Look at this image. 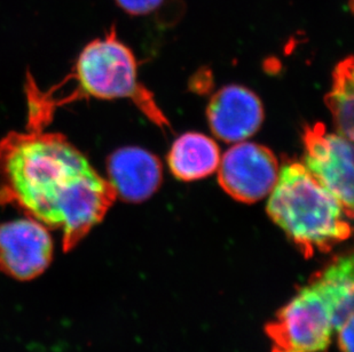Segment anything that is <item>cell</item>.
<instances>
[{
	"instance_id": "30bf717a",
	"label": "cell",
	"mask_w": 354,
	"mask_h": 352,
	"mask_svg": "<svg viewBox=\"0 0 354 352\" xmlns=\"http://www.w3.org/2000/svg\"><path fill=\"white\" fill-rule=\"evenodd\" d=\"M167 163L177 179L189 182L214 173L221 163V151L210 137L186 133L174 143Z\"/></svg>"
},
{
	"instance_id": "7a4b0ae2",
	"label": "cell",
	"mask_w": 354,
	"mask_h": 352,
	"mask_svg": "<svg viewBox=\"0 0 354 352\" xmlns=\"http://www.w3.org/2000/svg\"><path fill=\"white\" fill-rule=\"evenodd\" d=\"M270 195L268 215L305 257L329 252L351 236L352 215L303 164H283Z\"/></svg>"
},
{
	"instance_id": "ba28073f",
	"label": "cell",
	"mask_w": 354,
	"mask_h": 352,
	"mask_svg": "<svg viewBox=\"0 0 354 352\" xmlns=\"http://www.w3.org/2000/svg\"><path fill=\"white\" fill-rule=\"evenodd\" d=\"M212 133L225 142H242L261 128L264 108L250 90L230 85L218 90L207 106Z\"/></svg>"
},
{
	"instance_id": "3957f363",
	"label": "cell",
	"mask_w": 354,
	"mask_h": 352,
	"mask_svg": "<svg viewBox=\"0 0 354 352\" xmlns=\"http://www.w3.org/2000/svg\"><path fill=\"white\" fill-rule=\"evenodd\" d=\"M74 77L80 94L100 100L131 99L151 121L160 127L169 126L153 94L138 80L137 61L132 50L120 43L114 29L82 50Z\"/></svg>"
},
{
	"instance_id": "52a82bcc",
	"label": "cell",
	"mask_w": 354,
	"mask_h": 352,
	"mask_svg": "<svg viewBox=\"0 0 354 352\" xmlns=\"http://www.w3.org/2000/svg\"><path fill=\"white\" fill-rule=\"evenodd\" d=\"M54 244L48 228L37 219L0 223V270L19 280H34L48 268Z\"/></svg>"
},
{
	"instance_id": "5bb4252c",
	"label": "cell",
	"mask_w": 354,
	"mask_h": 352,
	"mask_svg": "<svg viewBox=\"0 0 354 352\" xmlns=\"http://www.w3.org/2000/svg\"><path fill=\"white\" fill-rule=\"evenodd\" d=\"M353 320L346 322L335 332L337 335V346L342 352H353Z\"/></svg>"
},
{
	"instance_id": "9c48e42d",
	"label": "cell",
	"mask_w": 354,
	"mask_h": 352,
	"mask_svg": "<svg viewBox=\"0 0 354 352\" xmlns=\"http://www.w3.org/2000/svg\"><path fill=\"white\" fill-rule=\"evenodd\" d=\"M107 170L116 197L127 203L147 200L158 191L163 179L158 157L137 146L116 150L108 158Z\"/></svg>"
},
{
	"instance_id": "5b68a950",
	"label": "cell",
	"mask_w": 354,
	"mask_h": 352,
	"mask_svg": "<svg viewBox=\"0 0 354 352\" xmlns=\"http://www.w3.org/2000/svg\"><path fill=\"white\" fill-rule=\"evenodd\" d=\"M304 165L334 195L346 212H353V148L352 141L329 133L324 124L305 127Z\"/></svg>"
},
{
	"instance_id": "7c38bea8",
	"label": "cell",
	"mask_w": 354,
	"mask_h": 352,
	"mask_svg": "<svg viewBox=\"0 0 354 352\" xmlns=\"http://www.w3.org/2000/svg\"><path fill=\"white\" fill-rule=\"evenodd\" d=\"M337 133L353 141V57L342 61L335 68L333 87L326 97Z\"/></svg>"
},
{
	"instance_id": "8992f818",
	"label": "cell",
	"mask_w": 354,
	"mask_h": 352,
	"mask_svg": "<svg viewBox=\"0 0 354 352\" xmlns=\"http://www.w3.org/2000/svg\"><path fill=\"white\" fill-rule=\"evenodd\" d=\"M279 172V162L268 148L239 142L221 158L218 181L237 202L257 203L274 189Z\"/></svg>"
},
{
	"instance_id": "6da1fadb",
	"label": "cell",
	"mask_w": 354,
	"mask_h": 352,
	"mask_svg": "<svg viewBox=\"0 0 354 352\" xmlns=\"http://www.w3.org/2000/svg\"><path fill=\"white\" fill-rule=\"evenodd\" d=\"M116 199L113 186L76 146L57 133H10L0 141V202L62 231L77 246Z\"/></svg>"
},
{
	"instance_id": "8fae6325",
	"label": "cell",
	"mask_w": 354,
	"mask_h": 352,
	"mask_svg": "<svg viewBox=\"0 0 354 352\" xmlns=\"http://www.w3.org/2000/svg\"><path fill=\"white\" fill-rule=\"evenodd\" d=\"M330 306L335 332L353 320V256H339L312 280Z\"/></svg>"
},
{
	"instance_id": "277c9868",
	"label": "cell",
	"mask_w": 354,
	"mask_h": 352,
	"mask_svg": "<svg viewBox=\"0 0 354 352\" xmlns=\"http://www.w3.org/2000/svg\"><path fill=\"white\" fill-rule=\"evenodd\" d=\"M266 333L272 352H329L335 335L334 318L315 282L301 287L281 308Z\"/></svg>"
},
{
	"instance_id": "4fadbf2b",
	"label": "cell",
	"mask_w": 354,
	"mask_h": 352,
	"mask_svg": "<svg viewBox=\"0 0 354 352\" xmlns=\"http://www.w3.org/2000/svg\"><path fill=\"white\" fill-rule=\"evenodd\" d=\"M163 0H116L122 10L132 15H144L156 10Z\"/></svg>"
}]
</instances>
